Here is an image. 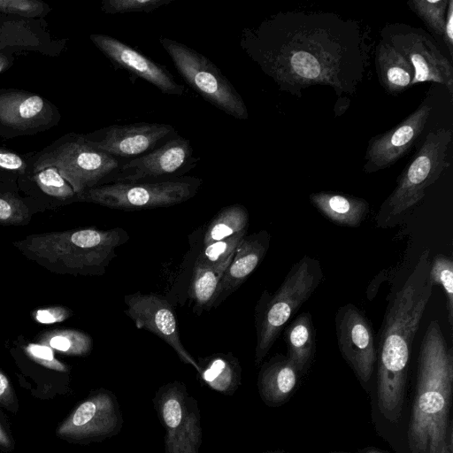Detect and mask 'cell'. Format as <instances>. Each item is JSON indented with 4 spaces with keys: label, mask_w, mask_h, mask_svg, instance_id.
Segmentation results:
<instances>
[{
    "label": "cell",
    "mask_w": 453,
    "mask_h": 453,
    "mask_svg": "<svg viewBox=\"0 0 453 453\" xmlns=\"http://www.w3.org/2000/svg\"><path fill=\"white\" fill-rule=\"evenodd\" d=\"M241 45L280 90L299 96L313 85L353 94L362 81L365 48L353 20L323 12L274 14L242 32Z\"/></svg>",
    "instance_id": "6da1fadb"
},
{
    "label": "cell",
    "mask_w": 453,
    "mask_h": 453,
    "mask_svg": "<svg viewBox=\"0 0 453 453\" xmlns=\"http://www.w3.org/2000/svg\"><path fill=\"white\" fill-rule=\"evenodd\" d=\"M429 250H424L403 285L390 295L378 334V407L392 423L401 418L411 346L432 296Z\"/></svg>",
    "instance_id": "7a4b0ae2"
},
{
    "label": "cell",
    "mask_w": 453,
    "mask_h": 453,
    "mask_svg": "<svg viewBox=\"0 0 453 453\" xmlns=\"http://www.w3.org/2000/svg\"><path fill=\"white\" fill-rule=\"evenodd\" d=\"M453 355L437 320L422 338L413 408L408 429L411 453H453L449 420Z\"/></svg>",
    "instance_id": "3957f363"
},
{
    "label": "cell",
    "mask_w": 453,
    "mask_h": 453,
    "mask_svg": "<svg viewBox=\"0 0 453 453\" xmlns=\"http://www.w3.org/2000/svg\"><path fill=\"white\" fill-rule=\"evenodd\" d=\"M127 239L120 228H82L32 234L14 245L51 272L87 275L104 273Z\"/></svg>",
    "instance_id": "277c9868"
},
{
    "label": "cell",
    "mask_w": 453,
    "mask_h": 453,
    "mask_svg": "<svg viewBox=\"0 0 453 453\" xmlns=\"http://www.w3.org/2000/svg\"><path fill=\"white\" fill-rule=\"evenodd\" d=\"M323 280L319 259L308 255L295 263L279 288L262 294L256 307L255 365L261 364L286 324L312 296Z\"/></svg>",
    "instance_id": "5b68a950"
},
{
    "label": "cell",
    "mask_w": 453,
    "mask_h": 453,
    "mask_svg": "<svg viewBox=\"0 0 453 453\" xmlns=\"http://www.w3.org/2000/svg\"><path fill=\"white\" fill-rule=\"evenodd\" d=\"M452 139L450 129L429 132L419 150L400 174L393 192L382 203L375 218L376 226L397 224L411 207L425 196L426 189L449 166L447 151Z\"/></svg>",
    "instance_id": "8992f818"
},
{
    "label": "cell",
    "mask_w": 453,
    "mask_h": 453,
    "mask_svg": "<svg viewBox=\"0 0 453 453\" xmlns=\"http://www.w3.org/2000/svg\"><path fill=\"white\" fill-rule=\"evenodd\" d=\"M202 179L185 176L137 182H111L96 186L79 195L82 201L119 210L168 207L192 198Z\"/></svg>",
    "instance_id": "52a82bcc"
},
{
    "label": "cell",
    "mask_w": 453,
    "mask_h": 453,
    "mask_svg": "<svg viewBox=\"0 0 453 453\" xmlns=\"http://www.w3.org/2000/svg\"><path fill=\"white\" fill-rule=\"evenodd\" d=\"M159 42L178 73L204 100L234 119H248L242 97L209 58L175 40L161 37Z\"/></svg>",
    "instance_id": "ba28073f"
},
{
    "label": "cell",
    "mask_w": 453,
    "mask_h": 453,
    "mask_svg": "<svg viewBox=\"0 0 453 453\" xmlns=\"http://www.w3.org/2000/svg\"><path fill=\"white\" fill-rule=\"evenodd\" d=\"M153 405L165 430V453H199L202 444L201 414L197 402L180 381L161 386Z\"/></svg>",
    "instance_id": "9c48e42d"
},
{
    "label": "cell",
    "mask_w": 453,
    "mask_h": 453,
    "mask_svg": "<svg viewBox=\"0 0 453 453\" xmlns=\"http://www.w3.org/2000/svg\"><path fill=\"white\" fill-rule=\"evenodd\" d=\"M123 422L116 395L100 388L74 407L57 427L56 435L70 443L87 445L118 434Z\"/></svg>",
    "instance_id": "30bf717a"
},
{
    "label": "cell",
    "mask_w": 453,
    "mask_h": 453,
    "mask_svg": "<svg viewBox=\"0 0 453 453\" xmlns=\"http://www.w3.org/2000/svg\"><path fill=\"white\" fill-rule=\"evenodd\" d=\"M121 165L118 158L91 146L85 138L68 142L42 157L36 168L53 166L75 194L96 187L112 176Z\"/></svg>",
    "instance_id": "8fae6325"
},
{
    "label": "cell",
    "mask_w": 453,
    "mask_h": 453,
    "mask_svg": "<svg viewBox=\"0 0 453 453\" xmlns=\"http://www.w3.org/2000/svg\"><path fill=\"white\" fill-rule=\"evenodd\" d=\"M382 40L391 44L412 65L411 86L432 81L446 87L453 95V66L431 37L421 29L394 24L382 31Z\"/></svg>",
    "instance_id": "7c38bea8"
},
{
    "label": "cell",
    "mask_w": 453,
    "mask_h": 453,
    "mask_svg": "<svg viewBox=\"0 0 453 453\" xmlns=\"http://www.w3.org/2000/svg\"><path fill=\"white\" fill-rule=\"evenodd\" d=\"M198 157L189 140L176 135L152 151L121 164L112 182H137L179 178L194 167Z\"/></svg>",
    "instance_id": "4fadbf2b"
},
{
    "label": "cell",
    "mask_w": 453,
    "mask_h": 453,
    "mask_svg": "<svg viewBox=\"0 0 453 453\" xmlns=\"http://www.w3.org/2000/svg\"><path fill=\"white\" fill-rule=\"evenodd\" d=\"M335 332L339 350L362 383H367L377 361L375 338L370 320L352 303L338 308Z\"/></svg>",
    "instance_id": "5bb4252c"
},
{
    "label": "cell",
    "mask_w": 453,
    "mask_h": 453,
    "mask_svg": "<svg viewBox=\"0 0 453 453\" xmlns=\"http://www.w3.org/2000/svg\"><path fill=\"white\" fill-rule=\"evenodd\" d=\"M124 301L127 307L125 312L137 328L150 331L164 340L184 364L199 372L197 362L181 342L174 311L166 299L155 293L136 292L126 296Z\"/></svg>",
    "instance_id": "9a60e30c"
},
{
    "label": "cell",
    "mask_w": 453,
    "mask_h": 453,
    "mask_svg": "<svg viewBox=\"0 0 453 453\" xmlns=\"http://www.w3.org/2000/svg\"><path fill=\"white\" fill-rule=\"evenodd\" d=\"M96 139H87L94 148L118 157H138L177 135L174 127L160 123L113 125L96 132Z\"/></svg>",
    "instance_id": "2e32d148"
},
{
    "label": "cell",
    "mask_w": 453,
    "mask_h": 453,
    "mask_svg": "<svg viewBox=\"0 0 453 453\" xmlns=\"http://www.w3.org/2000/svg\"><path fill=\"white\" fill-rule=\"evenodd\" d=\"M432 106L427 100L392 129L372 137L365 155L367 173L389 167L403 157L424 131Z\"/></svg>",
    "instance_id": "e0dca14e"
},
{
    "label": "cell",
    "mask_w": 453,
    "mask_h": 453,
    "mask_svg": "<svg viewBox=\"0 0 453 453\" xmlns=\"http://www.w3.org/2000/svg\"><path fill=\"white\" fill-rule=\"evenodd\" d=\"M93 43L115 65L151 83L162 93L180 96V85L163 65L152 61L125 42L105 35H91Z\"/></svg>",
    "instance_id": "ac0fdd59"
},
{
    "label": "cell",
    "mask_w": 453,
    "mask_h": 453,
    "mask_svg": "<svg viewBox=\"0 0 453 453\" xmlns=\"http://www.w3.org/2000/svg\"><path fill=\"white\" fill-rule=\"evenodd\" d=\"M270 240V234L265 229L243 238L221 278L212 307L236 290L255 271L267 253Z\"/></svg>",
    "instance_id": "d6986e66"
},
{
    "label": "cell",
    "mask_w": 453,
    "mask_h": 453,
    "mask_svg": "<svg viewBox=\"0 0 453 453\" xmlns=\"http://www.w3.org/2000/svg\"><path fill=\"white\" fill-rule=\"evenodd\" d=\"M300 374L294 364L281 354L265 362L257 378L258 393L271 407L283 404L296 387Z\"/></svg>",
    "instance_id": "ffe728a7"
},
{
    "label": "cell",
    "mask_w": 453,
    "mask_h": 453,
    "mask_svg": "<svg viewBox=\"0 0 453 453\" xmlns=\"http://www.w3.org/2000/svg\"><path fill=\"white\" fill-rule=\"evenodd\" d=\"M309 198L325 218L342 226H359L370 211L366 200L349 195L316 192L311 193Z\"/></svg>",
    "instance_id": "44dd1931"
},
{
    "label": "cell",
    "mask_w": 453,
    "mask_h": 453,
    "mask_svg": "<svg viewBox=\"0 0 453 453\" xmlns=\"http://www.w3.org/2000/svg\"><path fill=\"white\" fill-rule=\"evenodd\" d=\"M375 65L381 86L390 94H399L411 86L412 65L391 44L381 40L375 53Z\"/></svg>",
    "instance_id": "7402d4cb"
},
{
    "label": "cell",
    "mask_w": 453,
    "mask_h": 453,
    "mask_svg": "<svg viewBox=\"0 0 453 453\" xmlns=\"http://www.w3.org/2000/svg\"><path fill=\"white\" fill-rule=\"evenodd\" d=\"M287 344L286 357L294 364L300 375L311 365L316 351V331L312 316L305 311L299 314L284 328Z\"/></svg>",
    "instance_id": "603a6c76"
},
{
    "label": "cell",
    "mask_w": 453,
    "mask_h": 453,
    "mask_svg": "<svg viewBox=\"0 0 453 453\" xmlns=\"http://www.w3.org/2000/svg\"><path fill=\"white\" fill-rule=\"evenodd\" d=\"M44 100L36 95H0V121L8 127L27 128L41 124L47 114Z\"/></svg>",
    "instance_id": "cb8c5ba5"
},
{
    "label": "cell",
    "mask_w": 453,
    "mask_h": 453,
    "mask_svg": "<svg viewBox=\"0 0 453 453\" xmlns=\"http://www.w3.org/2000/svg\"><path fill=\"white\" fill-rule=\"evenodd\" d=\"M202 381L210 388L226 395H233L242 380V368L232 353H218L199 358L197 362Z\"/></svg>",
    "instance_id": "d4e9b609"
},
{
    "label": "cell",
    "mask_w": 453,
    "mask_h": 453,
    "mask_svg": "<svg viewBox=\"0 0 453 453\" xmlns=\"http://www.w3.org/2000/svg\"><path fill=\"white\" fill-rule=\"evenodd\" d=\"M234 255L214 265L194 266L190 296L196 307L200 309L212 307L221 278Z\"/></svg>",
    "instance_id": "484cf974"
},
{
    "label": "cell",
    "mask_w": 453,
    "mask_h": 453,
    "mask_svg": "<svg viewBox=\"0 0 453 453\" xmlns=\"http://www.w3.org/2000/svg\"><path fill=\"white\" fill-rule=\"evenodd\" d=\"M249 212L242 204H233L220 210L210 222L203 235V246L247 231Z\"/></svg>",
    "instance_id": "4316f807"
},
{
    "label": "cell",
    "mask_w": 453,
    "mask_h": 453,
    "mask_svg": "<svg viewBox=\"0 0 453 453\" xmlns=\"http://www.w3.org/2000/svg\"><path fill=\"white\" fill-rule=\"evenodd\" d=\"M42 344L69 356H85L91 351V337L74 329H60L44 333L39 338Z\"/></svg>",
    "instance_id": "83f0119b"
},
{
    "label": "cell",
    "mask_w": 453,
    "mask_h": 453,
    "mask_svg": "<svg viewBox=\"0 0 453 453\" xmlns=\"http://www.w3.org/2000/svg\"><path fill=\"white\" fill-rule=\"evenodd\" d=\"M430 284L441 287L446 297L447 318L453 327V261L443 254L435 255L430 263L428 273Z\"/></svg>",
    "instance_id": "f1b7e54d"
},
{
    "label": "cell",
    "mask_w": 453,
    "mask_h": 453,
    "mask_svg": "<svg viewBox=\"0 0 453 453\" xmlns=\"http://www.w3.org/2000/svg\"><path fill=\"white\" fill-rule=\"evenodd\" d=\"M448 3L449 0H411L407 4L434 35L441 37Z\"/></svg>",
    "instance_id": "f546056e"
},
{
    "label": "cell",
    "mask_w": 453,
    "mask_h": 453,
    "mask_svg": "<svg viewBox=\"0 0 453 453\" xmlns=\"http://www.w3.org/2000/svg\"><path fill=\"white\" fill-rule=\"evenodd\" d=\"M247 231H242L223 240L203 246L198 255L195 266H211L226 260L234 255L235 250L246 236Z\"/></svg>",
    "instance_id": "4dcf8cb0"
},
{
    "label": "cell",
    "mask_w": 453,
    "mask_h": 453,
    "mask_svg": "<svg viewBox=\"0 0 453 453\" xmlns=\"http://www.w3.org/2000/svg\"><path fill=\"white\" fill-rule=\"evenodd\" d=\"M36 170L35 180L44 193L61 199L72 197L75 194L57 168L45 166Z\"/></svg>",
    "instance_id": "1f68e13d"
},
{
    "label": "cell",
    "mask_w": 453,
    "mask_h": 453,
    "mask_svg": "<svg viewBox=\"0 0 453 453\" xmlns=\"http://www.w3.org/2000/svg\"><path fill=\"white\" fill-rule=\"evenodd\" d=\"M173 1L174 0H104L101 8L106 14L150 13Z\"/></svg>",
    "instance_id": "d6a6232c"
},
{
    "label": "cell",
    "mask_w": 453,
    "mask_h": 453,
    "mask_svg": "<svg viewBox=\"0 0 453 453\" xmlns=\"http://www.w3.org/2000/svg\"><path fill=\"white\" fill-rule=\"evenodd\" d=\"M27 356L35 362L49 369L66 372L67 367L65 364L58 361L51 348L42 343H30L25 348Z\"/></svg>",
    "instance_id": "836d02e7"
},
{
    "label": "cell",
    "mask_w": 453,
    "mask_h": 453,
    "mask_svg": "<svg viewBox=\"0 0 453 453\" xmlns=\"http://www.w3.org/2000/svg\"><path fill=\"white\" fill-rule=\"evenodd\" d=\"M43 4L31 0H0V12L19 14L27 17L39 15Z\"/></svg>",
    "instance_id": "e575fe53"
},
{
    "label": "cell",
    "mask_w": 453,
    "mask_h": 453,
    "mask_svg": "<svg viewBox=\"0 0 453 453\" xmlns=\"http://www.w3.org/2000/svg\"><path fill=\"white\" fill-rule=\"evenodd\" d=\"M72 314V311L66 307L55 306L37 310L34 313V318L42 324H54L67 319Z\"/></svg>",
    "instance_id": "d590c367"
},
{
    "label": "cell",
    "mask_w": 453,
    "mask_h": 453,
    "mask_svg": "<svg viewBox=\"0 0 453 453\" xmlns=\"http://www.w3.org/2000/svg\"><path fill=\"white\" fill-rule=\"evenodd\" d=\"M22 219L20 204L12 198L0 196V222L14 224L20 222Z\"/></svg>",
    "instance_id": "8d00e7d4"
},
{
    "label": "cell",
    "mask_w": 453,
    "mask_h": 453,
    "mask_svg": "<svg viewBox=\"0 0 453 453\" xmlns=\"http://www.w3.org/2000/svg\"><path fill=\"white\" fill-rule=\"evenodd\" d=\"M0 404L8 411L16 413L19 410L15 390L7 376L0 370Z\"/></svg>",
    "instance_id": "74e56055"
},
{
    "label": "cell",
    "mask_w": 453,
    "mask_h": 453,
    "mask_svg": "<svg viewBox=\"0 0 453 453\" xmlns=\"http://www.w3.org/2000/svg\"><path fill=\"white\" fill-rule=\"evenodd\" d=\"M443 41L448 48L449 55L453 58V1L449 0L445 22L442 30Z\"/></svg>",
    "instance_id": "f35d334b"
},
{
    "label": "cell",
    "mask_w": 453,
    "mask_h": 453,
    "mask_svg": "<svg viewBox=\"0 0 453 453\" xmlns=\"http://www.w3.org/2000/svg\"><path fill=\"white\" fill-rule=\"evenodd\" d=\"M24 167V161L18 155L12 152L0 151V168L16 171L22 170Z\"/></svg>",
    "instance_id": "ab89813d"
},
{
    "label": "cell",
    "mask_w": 453,
    "mask_h": 453,
    "mask_svg": "<svg viewBox=\"0 0 453 453\" xmlns=\"http://www.w3.org/2000/svg\"><path fill=\"white\" fill-rule=\"evenodd\" d=\"M15 449V441L6 426L0 420V450L12 452Z\"/></svg>",
    "instance_id": "60d3db41"
},
{
    "label": "cell",
    "mask_w": 453,
    "mask_h": 453,
    "mask_svg": "<svg viewBox=\"0 0 453 453\" xmlns=\"http://www.w3.org/2000/svg\"><path fill=\"white\" fill-rule=\"evenodd\" d=\"M360 453H384V452L377 450V449H365Z\"/></svg>",
    "instance_id": "b9f144b4"
},
{
    "label": "cell",
    "mask_w": 453,
    "mask_h": 453,
    "mask_svg": "<svg viewBox=\"0 0 453 453\" xmlns=\"http://www.w3.org/2000/svg\"><path fill=\"white\" fill-rule=\"evenodd\" d=\"M6 65V60L0 57V73L4 69V65Z\"/></svg>",
    "instance_id": "7bdbcfd3"
}]
</instances>
